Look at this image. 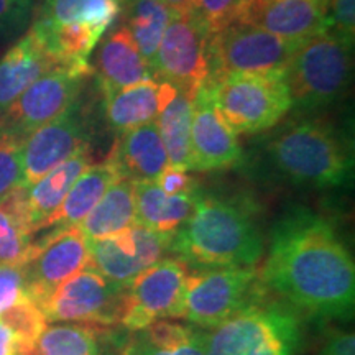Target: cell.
Wrapping results in <instances>:
<instances>
[{
    "mask_svg": "<svg viewBox=\"0 0 355 355\" xmlns=\"http://www.w3.org/2000/svg\"><path fill=\"white\" fill-rule=\"evenodd\" d=\"M199 193L166 194L155 181H137L135 224L173 235L194 212Z\"/></svg>",
    "mask_w": 355,
    "mask_h": 355,
    "instance_id": "obj_24",
    "label": "cell"
},
{
    "mask_svg": "<svg viewBox=\"0 0 355 355\" xmlns=\"http://www.w3.org/2000/svg\"><path fill=\"white\" fill-rule=\"evenodd\" d=\"M257 212L248 198L201 191L194 212L173 234L168 254L193 270L257 266L265 252Z\"/></svg>",
    "mask_w": 355,
    "mask_h": 355,
    "instance_id": "obj_2",
    "label": "cell"
},
{
    "mask_svg": "<svg viewBox=\"0 0 355 355\" xmlns=\"http://www.w3.org/2000/svg\"><path fill=\"white\" fill-rule=\"evenodd\" d=\"M119 336L110 327L89 324H56L44 327L26 355H107L117 349Z\"/></svg>",
    "mask_w": 355,
    "mask_h": 355,
    "instance_id": "obj_25",
    "label": "cell"
},
{
    "mask_svg": "<svg viewBox=\"0 0 355 355\" xmlns=\"http://www.w3.org/2000/svg\"><path fill=\"white\" fill-rule=\"evenodd\" d=\"M89 76L79 69L56 66L38 78L0 115V130L26 139L37 128L63 115L76 104L83 81Z\"/></svg>",
    "mask_w": 355,
    "mask_h": 355,
    "instance_id": "obj_12",
    "label": "cell"
},
{
    "mask_svg": "<svg viewBox=\"0 0 355 355\" xmlns=\"http://www.w3.org/2000/svg\"><path fill=\"white\" fill-rule=\"evenodd\" d=\"M89 265L87 241L78 225L51 227L44 237L33 241L21 265L25 293L35 303H43L61 283Z\"/></svg>",
    "mask_w": 355,
    "mask_h": 355,
    "instance_id": "obj_13",
    "label": "cell"
},
{
    "mask_svg": "<svg viewBox=\"0 0 355 355\" xmlns=\"http://www.w3.org/2000/svg\"><path fill=\"white\" fill-rule=\"evenodd\" d=\"M204 87L235 135L270 130L291 109L285 71L222 74L207 78Z\"/></svg>",
    "mask_w": 355,
    "mask_h": 355,
    "instance_id": "obj_6",
    "label": "cell"
},
{
    "mask_svg": "<svg viewBox=\"0 0 355 355\" xmlns=\"http://www.w3.org/2000/svg\"><path fill=\"white\" fill-rule=\"evenodd\" d=\"M0 319L19 336L26 354L32 350L40 334L46 327V319H44L40 306L26 295L10 308L3 311L0 314Z\"/></svg>",
    "mask_w": 355,
    "mask_h": 355,
    "instance_id": "obj_32",
    "label": "cell"
},
{
    "mask_svg": "<svg viewBox=\"0 0 355 355\" xmlns=\"http://www.w3.org/2000/svg\"><path fill=\"white\" fill-rule=\"evenodd\" d=\"M211 30L191 8L173 13L153 60L155 78L171 84L176 91L196 97L209 74L207 43Z\"/></svg>",
    "mask_w": 355,
    "mask_h": 355,
    "instance_id": "obj_10",
    "label": "cell"
},
{
    "mask_svg": "<svg viewBox=\"0 0 355 355\" xmlns=\"http://www.w3.org/2000/svg\"><path fill=\"white\" fill-rule=\"evenodd\" d=\"M33 235L25 186H19L0 199V265H24L32 248Z\"/></svg>",
    "mask_w": 355,
    "mask_h": 355,
    "instance_id": "obj_29",
    "label": "cell"
},
{
    "mask_svg": "<svg viewBox=\"0 0 355 355\" xmlns=\"http://www.w3.org/2000/svg\"><path fill=\"white\" fill-rule=\"evenodd\" d=\"M194 97L175 91L157 117V125L165 144L170 166L191 170V125H193Z\"/></svg>",
    "mask_w": 355,
    "mask_h": 355,
    "instance_id": "obj_30",
    "label": "cell"
},
{
    "mask_svg": "<svg viewBox=\"0 0 355 355\" xmlns=\"http://www.w3.org/2000/svg\"><path fill=\"white\" fill-rule=\"evenodd\" d=\"M316 355H355L354 332L344 329L327 331Z\"/></svg>",
    "mask_w": 355,
    "mask_h": 355,
    "instance_id": "obj_39",
    "label": "cell"
},
{
    "mask_svg": "<svg viewBox=\"0 0 355 355\" xmlns=\"http://www.w3.org/2000/svg\"><path fill=\"white\" fill-rule=\"evenodd\" d=\"M248 0H193V12L201 19L211 33L224 28L241 17Z\"/></svg>",
    "mask_w": 355,
    "mask_h": 355,
    "instance_id": "obj_34",
    "label": "cell"
},
{
    "mask_svg": "<svg viewBox=\"0 0 355 355\" xmlns=\"http://www.w3.org/2000/svg\"><path fill=\"white\" fill-rule=\"evenodd\" d=\"M33 0H0V37L20 32L32 15Z\"/></svg>",
    "mask_w": 355,
    "mask_h": 355,
    "instance_id": "obj_35",
    "label": "cell"
},
{
    "mask_svg": "<svg viewBox=\"0 0 355 355\" xmlns=\"http://www.w3.org/2000/svg\"><path fill=\"white\" fill-rule=\"evenodd\" d=\"M24 141V139L13 135V133L0 130V199L7 196L12 189L21 186Z\"/></svg>",
    "mask_w": 355,
    "mask_h": 355,
    "instance_id": "obj_33",
    "label": "cell"
},
{
    "mask_svg": "<svg viewBox=\"0 0 355 355\" xmlns=\"http://www.w3.org/2000/svg\"><path fill=\"white\" fill-rule=\"evenodd\" d=\"M326 10L329 28L343 37L354 40L355 32V0H321Z\"/></svg>",
    "mask_w": 355,
    "mask_h": 355,
    "instance_id": "obj_36",
    "label": "cell"
},
{
    "mask_svg": "<svg viewBox=\"0 0 355 355\" xmlns=\"http://www.w3.org/2000/svg\"><path fill=\"white\" fill-rule=\"evenodd\" d=\"M0 355H26L19 336L0 319Z\"/></svg>",
    "mask_w": 355,
    "mask_h": 355,
    "instance_id": "obj_40",
    "label": "cell"
},
{
    "mask_svg": "<svg viewBox=\"0 0 355 355\" xmlns=\"http://www.w3.org/2000/svg\"><path fill=\"white\" fill-rule=\"evenodd\" d=\"M91 165L92 152L89 145L61 165L53 168L33 184L25 186L26 209H28L33 234L46 229L48 220L60 209L64 198L68 196L71 186Z\"/></svg>",
    "mask_w": 355,
    "mask_h": 355,
    "instance_id": "obj_20",
    "label": "cell"
},
{
    "mask_svg": "<svg viewBox=\"0 0 355 355\" xmlns=\"http://www.w3.org/2000/svg\"><path fill=\"white\" fill-rule=\"evenodd\" d=\"M206 331L193 324L158 321L119 337L115 355H207Z\"/></svg>",
    "mask_w": 355,
    "mask_h": 355,
    "instance_id": "obj_23",
    "label": "cell"
},
{
    "mask_svg": "<svg viewBox=\"0 0 355 355\" xmlns=\"http://www.w3.org/2000/svg\"><path fill=\"white\" fill-rule=\"evenodd\" d=\"M300 44L265 32L259 26L232 21L211 33L207 43V78L234 73L286 71Z\"/></svg>",
    "mask_w": 355,
    "mask_h": 355,
    "instance_id": "obj_8",
    "label": "cell"
},
{
    "mask_svg": "<svg viewBox=\"0 0 355 355\" xmlns=\"http://www.w3.org/2000/svg\"><path fill=\"white\" fill-rule=\"evenodd\" d=\"M96 78L104 97L119 89L155 79L152 66L141 56L123 25L101 38L96 56Z\"/></svg>",
    "mask_w": 355,
    "mask_h": 355,
    "instance_id": "obj_18",
    "label": "cell"
},
{
    "mask_svg": "<svg viewBox=\"0 0 355 355\" xmlns=\"http://www.w3.org/2000/svg\"><path fill=\"white\" fill-rule=\"evenodd\" d=\"M189 275V266L171 255L145 270L127 288L121 326L135 332L163 319L180 318Z\"/></svg>",
    "mask_w": 355,
    "mask_h": 355,
    "instance_id": "obj_11",
    "label": "cell"
},
{
    "mask_svg": "<svg viewBox=\"0 0 355 355\" xmlns=\"http://www.w3.org/2000/svg\"><path fill=\"white\" fill-rule=\"evenodd\" d=\"M304 321L266 293L214 329L206 331L207 355H298Z\"/></svg>",
    "mask_w": 355,
    "mask_h": 355,
    "instance_id": "obj_5",
    "label": "cell"
},
{
    "mask_svg": "<svg viewBox=\"0 0 355 355\" xmlns=\"http://www.w3.org/2000/svg\"><path fill=\"white\" fill-rule=\"evenodd\" d=\"M171 237L133 224L122 232L87 241L89 265L109 282L128 288L139 275L165 259Z\"/></svg>",
    "mask_w": 355,
    "mask_h": 355,
    "instance_id": "obj_14",
    "label": "cell"
},
{
    "mask_svg": "<svg viewBox=\"0 0 355 355\" xmlns=\"http://www.w3.org/2000/svg\"><path fill=\"white\" fill-rule=\"evenodd\" d=\"M191 157L194 171L227 170L239 165L243 157L237 135L217 112L204 84L194 97Z\"/></svg>",
    "mask_w": 355,
    "mask_h": 355,
    "instance_id": "obj_16",
    "label": "cell"
},
{
    "mask_svg": "<svg viewBox=\"0 0 355 355\" xmlns=\"http://www.w3.org/2000/svg\"><path fill=\"white\" fill-rule=\"evenodd\" d=\"M135 224V181L119 178L78 225L86 237H107Z\"/></svg>",
    "mask_w": 355,
    "mask_h": 355,
    "instance_id": "obj_27",
    "label": "cell"
},
{
    "mask_svg": "<svg viewBox=\"0 0 355 355\" xmlns=\"http://www.w3.org/2000/svg\"><path fill=\"white\" fill-rule=\"evenodd\" d=\"M260 282L304 322H347L354 316L355 266L332 220L293 206L270 229Z\"/></svg>",
    "mask_w": 355,
    "mask_h": 355,
    "instance_id": "obj_1",
    "label": "cell"
},
{
    "mask_svg": "<svg viewBox=\"0 0 355 355\" xmlns=\"http://www.w3.org/2000/svg\"><path fill=\"white\" fill-rule=\"evenodd\" d=\"M125 0H44L35 25L76 24L89 26L101 37L122 13Z\"/></svg>",
    "mask_w": 355,
    "mask_h": 355,
    "instance_id": "obj_28",
    "label": "cell"
},
{
    "mask_svg": "<svg viewBox=\"0 0 355 355\" xmlns=\"http://www.w3.org/2000/svg\"><path fill=\"white\" fill-rule=\"evenodd\" d=\"M155 183L165 191L166 194H186L194 193V191L199 189L198 180H194L188 170H181V168L170 165L159 173Z\"/></svg>",
    "mask_w": 355,
    "mask_h": 355,
    "instance_id": "obj_38",
    "label": "cell"
},
{
    "mask_svg": "<svg viewBox=\"0 0 355 355\" xmlns=\"http://www.w3.org/2000/svg\"><path fill=\"white\" fill-rule=\"evenodd\" d=\"M354 71V40L327 28L293 55L285 71L291 107L314 112L334 105L347 94Z\"/></svg>",
    "mask_w": 355,
    "mask_h": 355,
    "instance_id": "obj_4",
    "label": "cell"
},
{
    "mask_svg": "<svg viewBox=\"0 0 355 355\" xmlns=\"http://www.w3.org/2000/svg\"><path fill=\"white\" fill-rule=\"evenodd\" d=\"M25 293V279L21 266L0 265V314L20 301Z\"/></svg>",
    "mask_w": 355,
    "mask_h": 355,
    "instance_id": "obj_37",
    "label": "cell"
},
{
    "mask_svg": "<svg viewBox=\"0 0 355 355\" xmlns=\"http://www.w3.org/2000/svg\"><path fill=\"white\" fill-rule=\"evenodd\" d=\"M110 159L119 175L132 181H155L170 165L157 121L119 133Z\"/></svg>",
    "mask_w": 355,
    "mask_h": 355,
    "instance_id": "obj_19",
    "label": "cell"
},
{
    "mask_svg": "<svg viewBox=\"0 0 355 355\" xmlns=\"http://www.w3.org/2000/svg\"><path fill=\"white\" fill-rule=\"evenodd\" d=\"M121 178L114 162L107 159L92 163L71 186L68 196L64 198L60 209L48 220L46 229L51 227H73L79 225L92 207L101 201L104 193Z\"/></svg>",
    "mask_w": 355,
    "mask_h": 355,
    "instance_id": "obj_26",
    "label": "cell"
},
{
    "mask_svg": "<svg viewBox=\"0 0 355 355\" xmlns=\"http://www.w3.org/2000/svg\"><path fill=\"white\" fill-rule=\"evenodd\" d=\"M235 21L259 26L295 43L329 28L321 0H248Z\"/></svg>",
    "mask_w": 355,
    "mask_h": 355,
    "instance_id": "obj_17",
    "label": "cell"
},
{
    "mask_svg": "<svg viewBox=\"0 0 355 355\" xmlns=\"http://www.w3.org/2000/svg\"><path fill=\"white\" fill-rule=\"evenodd\" d=\"M265 170L275 180L303 189H331L352 180L354 157L334 125L319 119L290 121L261 144Z\"/></svg>",
    "mask_w": 355,
    "mask_h": 355,
    "instance_id": "obj_3",
    "label": "cell"
},
{
    "mask_svg": "<svg viewBox=\"0 0 355 355\" xmlns=\"http://www.w3.org/2000/svg\"><path fill=\"white\" fill-rule=\"evenodd\" d=\"M175 91L171 84L155 78L105 96V119L109 127L122 133L157 121L159 110Z\"/></svg>",
    "mask_w": 355,
    "mask_h": 355,
    "instance_id": "obj_22",
    "label": "cell"
},
{
    "mask_svg": "<svg viewBox=\"0 0 355 355\" xmlns=\"http://www.w3.org/2000/svg\"><path fill=\"white\" fill-rule=\"evenodd\" d=\"M127 288L109 282L94 266L61 283L40 303L46 322H76L89 326H121L125 309Z\"/></svg>",
    "mask_w": 355,
    "mask_h": 355,
    "instance_id": "obj_9",
    "label": "cell"
},
{
    "mask_svg": "<svg viewBox=\"0 0 355 355\" xmlns=\"http://www.w3.org/2000/svg\"><path fill=\"white\" fill-rule=\"evenodd\" d=\"M56 68L33 28L0 58V115L21 96L30 84Z\"/></svg>",
    "mask_w": 355,
    "mask_h": 355,
    "instance_id": "obj_21",
    "label": "cell"
},
{
    "mask_svg": "<svg viewBox=\"0 0 355 355\" xmlns=\"http://www.w3.org/2000/svg\"><path fill=\"white\" fill-rule=\"evenodd\" d=\"M158 2L170 8L171 13H184L193 8V0H158Z\"/></svg>",
    "mask_w": 355,
    "mask_h": 355,
    "instance_id": "obj_41",
    "label": "cell"
},
{
    "mask_svg": "<svg viewBox=\"0 0 355 355\" xmlns=\"http://www.w3.org/2000/svg\"><path fill=\"white\" fill-rule=\"evenodd\" d=\"M265 295L257 266L196 270L186 282L180 319L211 331Z\"/></svg>",
    "mask_w": 355,
    "mask_h": 355,
    "instance_id": "obj_7",
    "label": "cell"
},
{
    "mask_svg": "<svg viewBox=\"0 0 355 355\" xmlns=\"http://www.w3.org/2000/svg\"><path fill=\"white\" fill-rule=\"evenodd\" d=\"M122 12L125 13L123 26L130 32L146 63L152 66L158 44L171 20V10L158 0H125Z\"/></svg>",
    "mask_w": 355,
    "mask_h": 355,
    "instance_id": "obj_31",
    "label": "cell"
},
{
    "mask_svg": "<svg viewBox=\"0 0 355 355\" xmlns=\"http://www.w3.org/2000/svg\"><path fill=\"white\" fill-rule=\"evenodd\" d=\"M89 137L76 104L63 115L37 128L24 141L21 186H30L53 168L89 146Z\"/></svg>",
    "mask_w": 355,
    "mask_h": 355,
    "instance_id": "obj_15",
    "label": "cell"
}]
</instances>
